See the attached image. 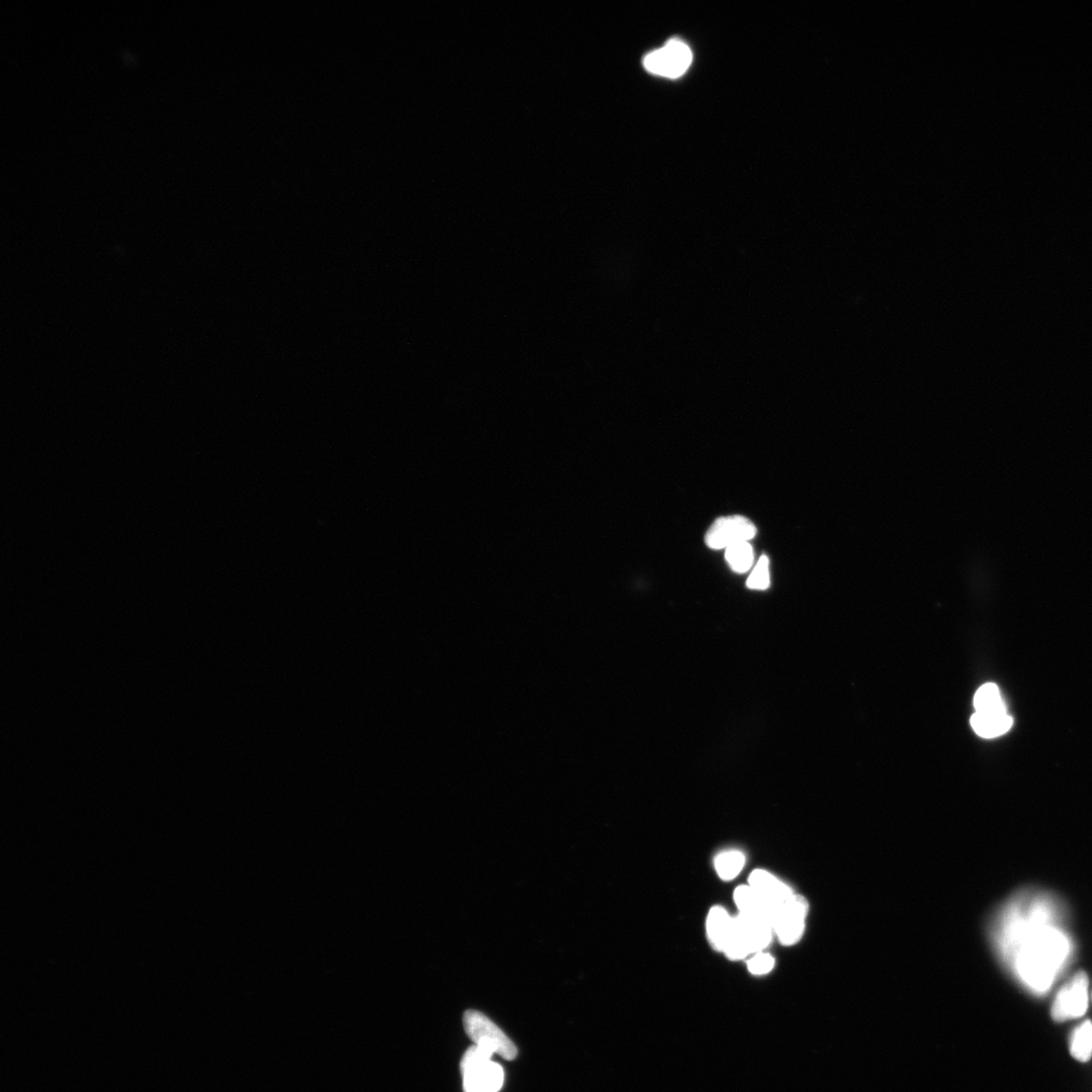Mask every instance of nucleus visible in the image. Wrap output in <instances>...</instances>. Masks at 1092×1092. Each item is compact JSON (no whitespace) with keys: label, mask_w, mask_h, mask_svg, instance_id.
Segmentation results:
<instances>
[{"label":"nucleus","mask_w":1092,"mask_h":1092,"mask_svg":"<svg viewBox=\"0 0 1092 1092\" xmlns=\"http://www.w3.org/2000/svg\"><path fill=\"white\" fill-rule=\"evenodd\" d=\"M1070 1053L1080 1062H1089L1092 1056V1023H1081L1071 1034Z\"/></svg>","instance_id":"obj_14"},{"label":"nucleus","mask_w":1092,"mask_h":1092,"mask_svg":"<svg viewBox=\"0 0 1092 1092\" xmlns=\"http://www.w3.org/2000/svg\"><path fill=\"white\" fill-rule=\"evenodd\" d=\"M774 967H775V959L768 953H757L748 961L749 971L757 977L770 973Z\"/></svg>","instance_id":"obj_18"},{"label":"nucleus","mask_w":1092,"mask_h":1092,"mask_svg":"<svg viewBox=\"0 0 1092 1092\" xmlns=\"http://www.w3.org/2000/svg\"><path fill=\"white\" fill-rule=\"evenodd\" d=\"M486 1050L473 1046L462 1059L461 1071L464 1092H499L504 1085V1069L492 1062Z\"/></svg>","instance_id":"obj_3"},{"label":"nucleus","mask_w":1092,"mask_h":1092,"mask_svg":"<svg viewBox=\"0 0 1092 1092\" xmlns=\"http://www.w3.org/2000/svg\"><path fill=\"white\" fill-rule=\"evenodd\" d=\"M773 935V927L768 920L739 914L733 919L723 953L729 960H744L764 951Z\"/></svg>","instance_id":"obj_2"},{"label":"nucleus","mask_w":1092,"mask_h":1092,"mask_svg":"<svg viewBox=\"0 0 1092 1092\" xmlns=\"http://www.w3.org/2000/svg\"><path fill=\"white\" fill-rule=\"evenodd\" d=\"M971 726L979 737L994 738L1009 731L1014 720L1007 714H982L975 713L970 719Z\"/></svg>","instance_id":"obj_12"},{"label":"nucleus","mask_w":1092,"mask_h":1092,"mask_svg":"<svg viewBox=\"0 0 1092 1092\" xmlns=\"http://www.w3.org/2000/svg\"><path fill=\"white\" fill-rule=\"evenodd\" d=\"M809 909L807 899L797 894L779 909L773 930L783 946H793L802 939Z\"/></svg>","instance_id":"obj_7"},{"label":"nucleus","mask_w":1092,"mask_h":1092,"mask_svg":"<svg viewBox=\"0 0 1092 1092\" xmlns=\"http://www.w3.org/2000/svg\"><path fill=\"white\" fill-rule=\"evenodd\" d=\"M691 49L680 40H671L643 59V66L654 76L676 79L684 76L691 66Z\"/></svg>","instance_id":"obj_5"},{"label":"nucleus","mask_w":1092,"mask_h":1092,"mask_svg":"<svg viewBox=\"0 0 1092 1092\" xmlns=\"http://www.w3.org/2000/svg\"><path fill=\"white\" fill-rule=\"evenodd\" d=\"M734 899L739 914L764 918L773 927L774 919H775L779 909L767 903L754 888L749 884L738 886L735 890Z\"/></svg>","instance_id":"obj_10"},{"label":"nucleus","mask_w":1092,"mask_h":1092,"mask_svg":"<svg viewBox=\"0 0 1092 1092\" xmlns=\"http://www.w3.org/2000/svg\"><path fill=\"white\" fill-rule=\"evenodd\" d=\"M974 707L978 714H1007L1000 689L993 683L985 684L978 689L974 697Z\"/></svg>","instance_id":"obj_13"},{"label":"nucleus","mask_w":1092,"mask_h":1092,"mask_svg":"<svg viewBox=\"0 0 1092 1092\" xmlns=\"http://www.w3.org/2000/svg\"><path fill=\"white\" fill-rule=\"evenodd\" d=\"M746 865V856L739 851H727L716 856L714 867L718 876L725 882L737 878Z\"/></svg>","instance_id":"obj_15"},{"label":"nucleus","mask_w":1092,"mask_h":1092,"mask_svg":"<svg viewBox=\"0 0 1092 1092\" xmlns=\"http://www.w3.org/2000/svg\"><path fill=\"white\" fill-rule=\"evenodd\" d=\"M1062 955L1060 937L1043 935L1034 941L1028 950H1023L1019 963H1016L1017 970L1026 985L1035 991L1043 992L1053 982Z\"/></svg>","instance_id":"obj_1"},{"label":"nucleus","mask_w":1092,"mask_h":1092,"mask_svg":"<svg viewBox=\"0 0 1092 1092\" xmlns=\"http://www.w3.org/2000/svg\"><path fill=\"white\" fill-rule=\"evenodd\" d=\"M747 587L751 590H767L770 587L769 558L766 556L761 557L752 570Z\"/></svg>","instance_id":"obj_17"},{"label":"nucleus","mask_w":1092,"mask_h":1092,"mask_svg":"<svg viewBox=\"0 0 1092 1092\" xmlns=\"http://www.w3.org/2000/svg\"><path fill=\"white\" fill-rule=\"evenodd\" d=\"M463 1026L466 1034L476 1046L506 1060L516 1058L518 1052L514 1043L499 1026L482 1013L466 1011L463 1015Z\"/></svg>","instance_id":"obj_4"},{"label":"nucleus","mask_w":1092,"mask_h":1092,"mask_svg":"<svg viewBox=\"0 0 1092 1092\" xmlns=\"http://www.w3.org/2000/svg\"><path fill=\"white\" fill-rule=\"evenodd\" d=\"M749 885L772 906L780 909L795 894L793 890L766 870L757 869L749 878Z\"/></svg>","instance_id":"obj_9"},{"label":"nucleus","mask_w":1092,"mask_h":1092,"mask_svg":"<svg viewBox=\"0 0 1092 1092\" xmlns=\"http://www.w3.org/2000/svg\"><path fill=\"white\" fill-rule=\"evenodd\" d=\"M756 534L757 528L748 518L738 515L721 517L709 528L705 543L712 549H726L737 543L750 542Z\"/></svg>","instance_id":"obj_8"},{"label":"nucleus","mask_w":1092,"mask_h":1092,"mask_svg":"<svg viewBox=\"0 0 1092 1092\" xmlns=\"http://www.w3.org/2000/svg\"><path fill=\"white\" fill-rule=\"evenodd\" d=\"M726 558L731 570L744 574L754 564V549L749 542L737 543L726 548Z\"/></svg>","instance_id":"obj_16"},{"label":"nucleus","mask_w":1092,"mask_h":1092,"mask_svg":"<svg viewBox=\"0 0 1092 1092\" xmlns=\"http://www.w3.org/2000/svg\"><path fill=\"white\" fill-rule=\"evenodd\" d=\"M1089 980L1085 971L1074 975L1059 990L1054 1000L1051 1015L1053 1020L1062 1023L1079 1019L1088 1009Z\"/></svg>","instance_id":"obj_6"},{"label":"nucleus","mask_w":1092,"mask_h":1092,"mask_svg":"<svg viewBox=\"0 0 1092 1092\" xmlns=\"http://www.w3.org/2000/svg\"><path fill=\"white\" fill-rule=\"evenodd\" d=\"M734 918L723 906H714L709 910L706 918V935L712 946L717 952H723L729 934Z\"/></svg>","instance_id":"obj_11"}]
</instances>
